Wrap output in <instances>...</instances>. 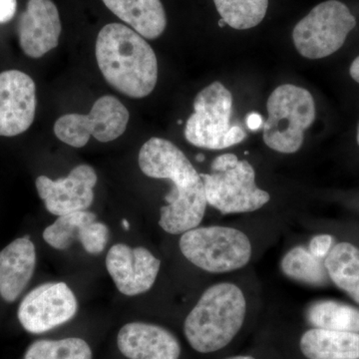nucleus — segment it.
I'll return each mask as SVG.
<instances>
[{"label": "nucleus", "instance_id": "1", "mask_svg": "<svg viewBox=\"0 0 359 359\" xmlns=\"http://www.w3.org/2000/svg\"><path fill=\"white\" fill-rule=\"evenodd\" d=\"M140 170L149 178L173 184L160 209L159 226L170 235H182L200 226L207 211L204 182L191 161L175 144L153 137L142 146Z\"/></svg>", "mask_w": 359, "mask_h": 359}, {"label": "nucleus", "instance_id": "2", "mask_svg": "<svg viewBox=\"0 0 359 359\" xmlns=\"http://www.w3.org/2000/svg\"><path fill=\"white\" fill-rule=\"evenodd\" d=\"M96 60L106 81L130 98L141 99L154 91L158 60L143 36L121 23L104 26L97 36Z\"/></svg>", "mask_w": 359, "mask_h": 359}, {"label": "nucleus", "instance_id": "3", "mask_svg": "<svg viewBox=\"0 0 359 359\" xmlns=\"http://www.w3.org/2000/svg\"><path fill=\"white\" fill-rule=\"evenodd\" d=\"M249 306L248 294L238 283L223 280L210 285L187 316V341L197 353L221 351L244 327Z\"/></svg>", "mask_w": 359, "mask_h": 359}, {"label": "nucleus", "instance_id": "4", "mask_svg": "<svg viewBox=\"0 0 359 359\" xmlns=\"http://www.w3.org/2000/svg\"><path fill=\"white\" fill-rule=\"evenodd\" d=\"M179 248L194 266L214 275L247 268L254 257V245L244 231L231 226H198L182 233Z\"/></svg>", "mask_w": 359, "mask_h": 359}, {"label": "nucleus", "instance_id": "5", "mask_svg": "<svg viewBox=\"0 0 359 359\" xmlns=\"http://www.w3.org/2000/svg\"><path fill=\"white\" fill-rule=\"evenodd\" d=\"M200 175L208 205L222 215L250 214L271 201V195L257 187L254 167L235 154L218 156L212 162L211 173Z\"/></svg>", "mask_w": 359, "mask_h": 359}, {"label": "nucleus", "instance_id": "6", "mask_svg": "<svg viewBox=\"0 0 359 359\" xmlns=\"http://www.w3.org/2000/svg\"><path fill=\"white\" fill-rule=\"evenodd\" d=\"M263 140L275 152L294 154L302 148L304 132L316 119V103L309 90L292 84L276 87L266 102Z\"/></svg>", "mask_w": 359, "mask_h": 359}, {"label": "nucleus", "instance_id": "7", "mask_svg": "<svg viewBox=\"0 0 359 359\" xmlns=\"http://www.w3.org/2000/svg\"><path fill=\"white\" fill-rule=\"evenodd\" d=\"M231 115L230 90L221 82H212L194 100V113L184 129L186 140L208 150H224L242 143L247 134L241 125L231 123Z\"/></svg>", "mask_w": 359, "mask_h": 359}, {"label": "nucleus", "instance_id": "8", "mask_svg": "<svg viewBox=\"0 0 359 359\" xmlns=\"http://www.w3.org/2000/svg\"><path fill=\"white\" fill-rule=\"evenodd\" d=\"M355 26V18L346 4L339 0H327L313 7L297 22L292 32V41L302 57L325 58L341 48Z\"/></svg>", "mask_w": 359, "mask_h": 359}, {"label": "nucleus", "instance_id": "9", "mask_svg": "<svg viewBox=\"0 0 359 359\" xmlns=\"http://www.w3.org/2000/svg\"><path fill=\"white\" fill-rule=\"evenodd\" d=\"M128 122L129 111L121 101L105 95L94 103L89 114L61 116L54 124V133L71 147L82 148L91 136L102 143L116 140L126 131Z\"/></svg>", "mask_w": 359, "mask_h": 359}, {"label": "nucleus", "instance_id": "10", "mask_svg": "<svg viewBox=\"0 0 359 359\" xmlns=\"http://www.w3.org/2000/svg\"><path fill=\"white\" fill-rule=\"evenodd\" d=\"M78 302L65 283H46L25 295L18 308V320L30 334H39L74 318Z\"/></svg>", "mask_w": 359, "mask_h": 359}, {"label": "nucleus", "instance_id": "11", "mask_svg": "<svg viewBox=\"0 0 359 359\" xmlns=\"http://www.w3.org/2000/svg\"><path fill=\"white\" fill-rule=\"evenodd\" d=\"M106 269L117 290L134 297L152 289L159 276L161 261L146 248L116 244L108 250Z\"/></svg>", "mask_w": 359, "mask_h": 359}, {"label": "nucleus", "instance_id": "12", "mask_svg": "<svg viewBox=\"0 0 359 359\" xmlns=\"http://www.w3.org/2000/svg\"><path fill=\"white\" fill-rule=\"evenodd\" d=\"M96 184L95 170L85 164L75 167L65 178L39 176L35 182L47 211L58 217L86 211L93 203Z\"/></svg>", "mask_w": 359, "mask_h": 359}, {"label": "nucleus", "instance_id": "13", "mask_svg": "<svg viewBox=\"0 0 359 359\" xmlns=\"http://www.w3.org/2000/svg\"><path fill=\"white\" fill-rule=\"evenodd\" d=\"M36 113V86L20 70L0 73V136L14 137L32 127Z\"/></svg>", "mask_w": 359, "mask_h": 359}, {"label": "nucleus", "instance_id": "14", "mask_svg": "<svg viewBox=\"0 0 359 359\" xmlns=\"http://www.w3.org/2000/svg\"><path fill=\"white\" fill-rule=\"evenodd\" d=\"M60 15L52 0H28L18 20L21 49L30 58H40L57 47L60 37Z\"/></svg>", "mask_w": 359, "mask_h": 359}, {"label": "nucleus", "instance_id": "15", "mask_svg": "<svg viewBox=\"0 0 359 359\" xmlns=\"http://www.w3.org/2000/svg\"><path fill=\"white\" fill-rule=\"evenodd\" d=\"M109 237L108 226L97 221L96 215L87 210L59 216L43 231L45 242L53 249L67 250L77 241L91 255L101 254Z\"/></svg>", "mask_w": 359, "mask_h": 359}, {"label": "nucleus", "instance_id": "16", "mask_svg": "<svg viewBox=\"0 0 359 359\" xmlns=\"http://www.w3.org/2000/svg\"><path fill=\"white\" fill-rule=\"evenodd\" d=\"M117 346L129 359H179L181 344L171 332L153 323L134 321L119 330Z\"/></svg>", "mask_w": 359, "mask_h": 359}, {"label": "nucleus", "instance_id": "17", "mask_svg": "<svg viewBox=\"0 0 359 359\" xmlns=\"http://www.w3.org/2000/svg\"><path fill=\"white\" fill-rule=\"evenodd\" d=\"M36 266V250L29 236L16 238L0 252V297L14 302L27 287Z\"/></svg>", "mask_w": 359, "mask_h": 359}, {"label": "nucleus", "instance_id": "18", "mask_svg": "<svg viewBox=\"0 0 359 359\" xmlns=\"http://www.w3.org/2000/svg\"><path fill=\"white\" fill-rule=\"evenodd\" d=\"M106 7L146 39H156L167 27L161 0H102Z\"/></svg>", "mask_w": 359, "mask_h": 359}, {"label": "nucleus", "instance_id": "19", "mask_svg": "<svg viewBox=\"0 0 359 359\" xmlns=\"http://www.w3.org/2000/svg\"><path fill=\"white\" fill-rule=\"evenodd\" d=\"M306 359H359V334L311 328L299 339Z\"/></svg>", "mask_w": 359, "mask_h": 359}, {"label": "nucleus", "instance_id": "20", "mask_svg": "<svg viewBox=\"0 0 359 359\" xmlns=\"http://www.w3.org/2000/svg\"><path fill=\"white\" fill-rule=\"evenodd\" d=\"M323 264L330 280L359 304V248L348 242L337 243Z\"/></svg>", "mask_w": 359, "mask_h": 359}, {"label": "nucleus", "instance_id": "21", "mask_svg": "<svg viewBox=\"0 0 359 359\" xmlns=\"http://www.w3.org/2000/svg\"><path fill=\"white\" fill-rule=\"evenodd\" d=\"M280 271L290 280L311 285H327L328 278L323 259L314 257L304 245L290 248L280 259Z\"/></svg>", "mask_w": 359, "mask_h": 359}, {"label": "nucleus", "instance_id": "22", "mask_svg": "<svg viewBox=\"0 0 359 359\" xmlns=\"http://www.w3.org/2000/svg\"><path fill=\"white\" fill-rule=\"evenodd\" d=\"M313 327L359 334V309L334 301L313 302L306 311Z\"/></svg>", "mask_w": 359, "mask_h": 359}, {"label": "nucleus", "instance_id": "23", "mask_svg": "<svg viewBox=\"0 0 359 359\" xmlns=\"http://www.w3.org/2000/svg\"><path fill=\"white\" fill-rule=\"evenodd\" d=\"M221 20L237 30L250 29L266 18L269 0H214Z\"/></svg>", "mask_w": 359, "mask_h": 359}, {"label": "nucleus", "instance_id": "24", "mask_svg": "<svg viewBox=\"0 0 359 359\" xmlns=\"http://www.w3.org/2000/svg\"><path fill=\"white\" fill-rule=\"evenodd\" d=\"M91 348L84 339L68 337L59 340L41 339L33 342L25 359H92Z\"/></svg>", "mask_w": 359, "mask_h": 359}, {"label": "nucleus", "instance_id": "25", "mask_svg": "<svg viewBox=\"0 0 359 359\" xmlns=\"http://www.w3.org/2000/svg\"><path fill=\"white\" fill-rule=\"evenodd\" d=\"M334 237L328 233H318L309 240L308 249L311 255L325 259L334 247Z\"/></svg>", "mask_w": 359, "mask_h": 359}, {"label": "nucleus", "instance_id": "26", "mask_svg": "<svg viewBox=\"0 0 359 359\" xmlns=\"http://www.w3.org/2000/svg\"><path fill=\"white\" fill-rule=\"evenodd\" d=\"M16 7V0H0V23H6L13 20L15 15Z\"/></svg>", "mask_w": 359, "mask_h": 359}, {"label": "nucleus", "instance_id": "27", "mask_svg": "<svg viewBox=\"0 0 359 359\" xmlns=\"http://www.w3.org/2000/svg\"><path fill=\"white\" fill-rule=\"evenodd\" d=\"M247 122L248 125H249V128L252 130L259 129V127L264 124L261 116L256 114V113H252V114H250Z\"/></svg>", "mask_w": 359, "mask_h": 359}, {"label": "nucleus", "instance_id": "28", "mask_svg": "<svg viewBox=\"0 0 359 359\" xmlns=\"http://www.w3.org/2000/svg\"><path fill=\"white\" fill-rule=\"evenodd\" d=\"M349 73L354 81L358 82L359 84V55L354 59L353 62L351 63V68H349Z\"/></svg>", "mask_w": 359, "mask_h": 359}, {"label": "nucleus", "instance_id": "29", "mask_svg": "<svg viewBox=\"0 0 359 359\" xmlns=\"http://www.w3.org/2000/svg\"><path fill=\"white\" fill-rule=\"evenodd\" d=\"M226 359H256V358H252V356H250V355H236V356H231V358H226Z\"/></svg>", "mask_w": 359, "mask_h": 359}, {"label": "nucleus", "instance_id": "30", "mask_svg": "<svg viewBox=\"0 0 359 359\" xmlns=\"http://www.w3.org/2000/svg\"><path fill=\"white\" fill-rule=\"evenodd\" d=\"M122 223H123V226H124V228L126 229V230H129L130 224H129L128 222H127L126 219H123Z\"/></svg>", "mask_w": 359, "mask_h": 359}, {"label": "nucleus", "instance_id": "31", "mask_svg": "<svg viewBox=\"0 0 359 359\" xmlns=\"http://www.w3.org/2000/svg\"><path fill=\"white\" fill-rule=\"evenodd\" d=\"M197 158H198V160L203 161V158H204V156L199 155V156H197Z\"/></svg>", "mask_w": 359, "mask_h": 359}, {"label": "nucleus", "instance_id": "32", "mask_svg": "<svg viewBox=\"0 0 359 359\" xmlns=\"http://www.w3.org/2000/svg\"><path fill=\"white\" fill-rule=\"evenodd\" d=\"M358 144L359 146V124H358Z\"/></svg>", "mask_w": 359, "mask_h": 359}]
</instances>
